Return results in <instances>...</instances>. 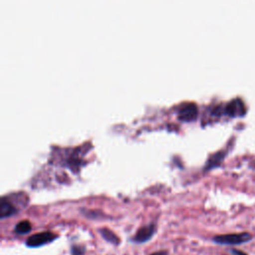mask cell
<instances>
[{
	"label": "cell",
	"mask_w": 255,
	"mask_h": 255,
	"mask_svg": "<svg viewBox=\"0 0 255 255\" xmlns=\"http://www.w3.org/2000/svg\"><path fill=\"white\" fill-rule=\"evenodd\" d=\"M252 236L248 232L242 233H231V234H221L216 235L212 238V240L221 245H239L251 240Z\"/></svg>",
	"instance_id": "cell-1"
},
{
	"label": "cell",
	"mask_w": 255,
	"mask_h": 255,
	"mask_svg": "<svg viewBox=\"0 0 255 255\" xmlns=\"http://www.w3.org/2000/svg\"><path fill=\"white\" fill-rule=\"evenodd\" d=\"M57 237H58V235L51 231H44V232L35 233V234L29 236L26 239L25 244H26V246H28L30 248H37V247L46 245L48 243H51Z\"/></svg>",
	"instance_id": "cell-2"
},
{
	"label": "cell",
	"mask_w": 255,
	"mask_h": 255,
	"mask_svg": "<svg viewBox=\"0 0 255 255\" xmlns=\"http://www.w3.org/2000/svg\"><path fill=\"white\" fill-rule=\"evenodd\" d=\"M246 113V107L240 98H235L228 102L221 110V114H225L231 118L242 117Z\"/></svg>",
	"instance_id": "cell-3"
},
{
	"label": "cell",
	"mask_w": 255,
	"mask_h": 255,
	"mask_svg": "<svg viewBox=\"0 0 255 255\" xmlns=\"http://www.w3.org/2000/svg\"><path fill=\"white\" fill-rule=\"evenodd\" d=\"M155 231H156V225L154 223H149V224L143 225L131 237V241L134 243H138V244L144 243V242L148 241L153 236Z\"/></svg>",
	"instance_id": "cell-4"
},
{
	"label": "cell",
	"mask_w": 255,
	"mask_h": 255,
	"mask_svg": "<svg viewBox=\"0 0 255 255\" xmlns=\"http://www.w3.org/2000/svg\"><path fill=\"white\" fill-rule=\"evenodd\" d=\"M197 115H198V108L194 103H186L182 105L177 112L178 119L184 122L194 121L197 118Z\"/></svg>",
	"instance_id": "cell-5"
},
{
	"label": "cell",
	"mask_w": 255,
	"mask_h": 255,
	"mask_svg": "<svg viewBox=\"0 0 255 255\" xmlns=\"http://www.w3.org/2000/svg\"><path fill=\"white\" fill-rule=\"evenodd\" d=\"M17 211H18V209L7 197L1 198V200H0V218L1 219L9 217V216L15 214Z\"/></svg>",
	"instance_id": "cell-6"
},
{
	"label": "cell",
	"mask_w": 255,
	"mask_h": 255,
	"mask_svg": "<svg viewBox=\"0 0 255 255\" xmlns=\"http://www.w3.org/2000/svg\"><path fill=\"white\" fill-rule=\"evenodd\" d=\"M99 231H100L102 237L106 241H108V242H110V243H112L114 245H119L120 244V238L117 236V234L115 232H113L109 228L104 227V228H101Z\"/></svg>",
	"instance_id": "cell-7"
},
{
	"label": "cell",
	"mask_w": 255,
	"mask_h": 255,
	"mask_svg": "<svg viewBox=\"0 0 255 255\" xmlns=\"http://www.w3.org/2000/svg\"><path fill=\"white\" fill-rule=\"evenodd\" d=\"M31 229H32V226L29 220L19 221L14 227V231L17 234H27L31 231Z\"/></svg>",
	"instance_id": "cell-8"
},
{
	"label": "cell",
	"mask_w": 255,
	"mask_h": 255,
	"mask_svg": "<svg viewBox=\"0 0 255 255\" xmlns=\"http://www.w3.org/2000/svg\"><path fill=\"white\" fill-rule=\"evenodd\" d=\"M223 156H224V153H223V152H221V151H219V152H217V153L213 154V155L209 158L208 163L206 164V166L211 167V166H213V165H215V164H218V163H219V161H221V160H222Z\"/></svg>",
	"instance_id": "cell-9"
},
{
	"label": "cell",
	"mask_w": 255,
	"mask_h": 255,
	"mask_svg": "<svg viewBox=\"0 0 255 255\" xmlns=\"http://www.w3.org/2000/svg\"><path fill=\"white\" fill-rule=\"evenodd\" d=\"M86 252L85 246L82 245H73L71 247V253L72 255H84Z\"/></svg>",
	"instance_id": "cell-10"
},
{
	"label": "cell",
	"mask_w": 255,
	"mask_h": 255,
	"mask_svg": "<svg viewBox=\"0 0 255 255\" xmlns=\"http://www.w3.org/2000/svg\"><path fill=\"white\" fill-rule=\"evenodd\" d=\"M229 252H230L231 255H247L245 252L237 250V249H230Z\"/></svg>",
	"instance_id": "cell-11"
},
{
	"label": "cell",
	"mask_w": 255,
	"mask_h": 255,
	"mask_svg": "<svg viewBox=\"0 0 255 255\" xmlns=\"http://www.w3.org/2000/svg\"><path fill=\"white\" fill-rule=\"evenodd\" d=\"M168 252L166 250H159V251H155L149 255H167Z\"/></svg>",
	"instance_id": "cell-12"
}]
</instances>
